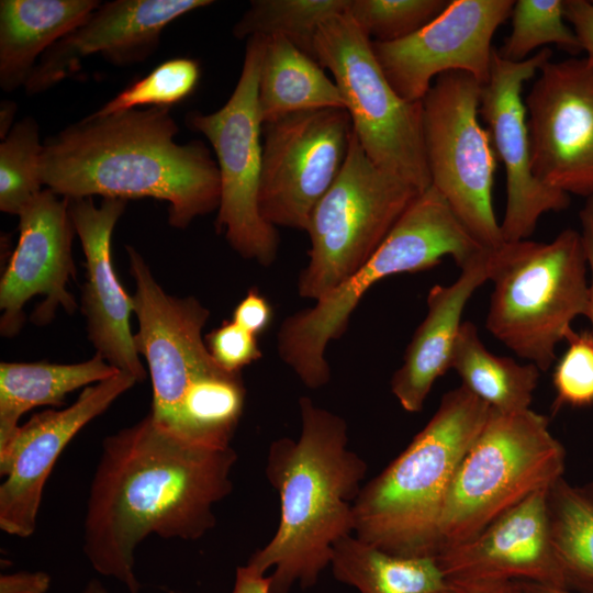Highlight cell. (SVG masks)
<instances>
[{
	"label": "cell",
	"mask_w": 593,
	"mask_h": 593,
	"mask_svg": "<svg viewBox=\"0 0 593 593\" xmlns=\"http://www.w3.org/2000/svg\"><path fill=\"white\" fill-rule=\"evenodd\" d=\"M236 460L232 447L212 449L178 439L150 413L105 437L83 522L90 564L138 593L137 546L152 534L197 540L211 530L214 506L233 490Z\"/></svg>",
	"instance_id": "cell-1"
},
{
	"label": "cell",
	"mask_w": 593,
	"mask_h": 593,
	"mask_svg": "<svg viewBox=\"0 0 593 593\" xmlns=\"http://www.w3.org/2000/svg\"><path fill=\"white\" fill-rule=\"evenodd\" d=\"M170 108L90 114L43 143V186L65 199L152 198L186 228L220 206V170L202 141L179 144Z\"/></svg>",
	"instance_id": "cell-2"
},
{
	"label": "cell",
	"mask_w": 593,
	"mask_h": 593,
	"mask_svg": "<svg viewBox=\"0 0 593 593\" xmlns=\"http://www.w3.org/2000/svg\"><path fill=\"white\" fill-rule=\"evenodd\" d=\"M298 439L282 437L268 449L266 475L280 499L271 539L247 564L269 577V593L310 589L329 566L333 548L354 535L355 504L368 471L348 447L346 421L310 398L299 400Z\"/></svg>",
	"instance_id": "cell-3"
},
{
	"label": "cell",
	"mask_w": 593,
	"mask_h": 593,
	"mask_svg": "<svg viewBox=\"0 0 593 593\" xmlns=\"http://www.w3.org/2000/svg\"><path fill=\"white\" fill-rule=\"evenodd\" d=\"M490 409L462 385L446 392L407 447L365 482L354 536L390 555L435 557L447 492Z\"/></svg>",
	"instance_id": "cell-4"
},
{
	"label": "cell",
	"mask_w": 593,
	"mask_h": 593,
	"mask_svg": "<svg viewBox=\"0 0 593 593\" xmlns=\"http://www.w3.org/2000/svg\"><path fill=\"white\" fill-rule=\"evenodd\" d=\"M483 248L430 184L359 269L315 305L282 322L277 335L279 357L309 389L324 387L331 379L326 347L346 332L354 310L373 284L393 275L429 270L447 255L461 268Z\"/></svg>",
	"instance_id": "cell-5"
},
{
	"label": "cell",
	"mask_w": 593,
	"mask_h": 593,
	"mask_svg": "<svg viewBox=\"0 0 593 593\" xmlns=\"http://www.w3.org/2000/svg\"><path fill=\"white\" fill-rule=\"evenodd\" d=\"M485 326L516 356L547 371L571 324L589 311L588 260L581 233L549 242H505L496 249Z\"/></svg>",
	"instance_id": "cell-6"
},
{
	"label": "cell",
	"mask_w": 593,
	"mask_h": 593,
	"mask_svg": "<svg viewBox=\"0 0 593 593\" xmlns=\"http://www.w3.org/2000/svg\"><path fill=\"white\" fill-rule=\"evenodd\" d=\"M564 458L547 416L530 409L491 407L447 492L438 552L474 537L530 494L549 488L562 477Z\"/></svg>",
	"instance_id": "cell-7"
},
{
	"label": "cell",
	"mask_w": 593,
	"mask_h": 593,
	"mask_svg": "<svg viewBox=\"0 0 593 593\" xmlns=\"http://www.w3.org/2000/svg\"><path fill=\"white\" fill-rule=\"evenodd\" d=\"M421 192L376 166L353 131L345 164L310 219L299 295L316 301L359 269Z\"/></svg>",
	"instance_id": "cell-8"
},
{
	"label": "cell",
	"mask_w": 593,
	"mask_h": 593,
	"mask_svg": "<svg viewBox=\"0 0 593 593\" xmlns=\"http://www.w3.org/2000/svg\"><path fill=\"white\" fill-rule=\"evenodd\" d=\"M316 60L333 76L368 158L415 186L430 184L422 101L401 98L385 78L371 40L347 12L325 21L315 38Z\"/></svg>",
	"instance_id": "cell-9"
},
{
	"label": "cell",
	"mask_w": 593,
	"mask_h": 593,
	"mask_svg": "<svg viewBox=\"0 0 593 593\" xmlns=\"http://www.w3.org/2000/svg\"><path fill=\"white\" fill-rule=\"evenodd\" d=\"M482 85L465 71L439 75L422 100L432 186L486 248L505 242L493 208L496 155L479 120Z\"/></svg>",
	"instance_id": "cell-10"
},
{
	"label": "cell",
	"mask_w": 593,
	"mask_h": 593,
	"mask_svg": "<svg viewBox=\"0 0 593 593\" xmlns=\"http://www.w3.org/2000/svg\"><path fill=\"white\" fill-rule=\"evenodd\" d=\"M264 48L265 36L247 38L242 71L226 103L212 113H189L186 124L203 134L215 153L221 179L217 232L243 258L270 266L279 236L258 206L262 160L258 80Z\"/></svg>",
	"instance_id": "cell-11"
},
{
	"label": "cell",
	"mask_w": 593,
	"mask_h": 593,
	"mask_svg": "<svg viewBox=\"0 0 593 593\" xmlns=\"http://www.w3.org/2000/svg\"><path fill=\"white\" fill-rule=\"evenodd\" d=\"M132 295L138 332L136 350L148 367L154 422L171 433L186 410L224 371L211 356L202 329L209 310L193 296L168 294L154 278L147 262L132 246H126Z\"/></svg>",
	"instance_id": "cell-12"
},
{
	"label": "cell",
	"mask_w": 593,
	"mask_h": 593,
	"mask_svg": "<svg viewBox=\"0 0 593 593\" xmlns=\"http://www.w3.org/2000/svg\"><path fill=\"white\" fill-rule=\"evenodd\" d=\"M351 132L344 108L302 111L262 124L258 206L268 224L306 232L345 164Z\"/></svg>",
	"instance_id": "cell-13"
},
{
	"label": "cell",
	"mask_w": 593,
	"mask_h": 593,
	"mask_svg": "<svg viewBox=\"0 0 593 593\" xmlns=\"http://www.w3.org/2000/svg\"><path fill=\"white\" fill-rule=\"evenodd\" d=\"M525 98L534 176L566 193L593 195V65L546 63Z\"/></svg>",
	"instance_id": "cell-14"
},
{
	"label": "cell",
	"mask_w": 593,
	"mask_h": 593,
	"mask_svg": "<svg viewBox=\"0 0 593 593\" xmlns=\"http://www.w3.org/2000/svg\"><path fill=\"white\" fill-rule=\"evenodd\" d=\"M514 0H449L416 33L389 43L372 42L373 54L392 88L407 101H422L436 77L465 71L482 86L490 77L492 38Z\"/></svg>",
	"instance_id": "cell-15"
},
{
	"label": "cell",
	"mask_w": 593,
	"mask_h": 593,
	"mask_svg": "<svg viewBox=\"0 0 593 593\" xmlns=\"http://www.w3.org/2000/svg\"><path fill=\"white\" fill-rule=\"evenodd\" d=\"M552 52L541 48L532 57L513 63L493 49L490 77L482 86L479 114L486 124L496 158L506 176V205L500 224L504 242L527 239L540 216L570 205V195L541 183L533 174L527 111L523 87L550 60Z\"/></svg>",
	"instance_id": "cell-16"
},
{
	"label": "cell",
	"mask_w": 593,
	"mask_h": 593,
	"mask_svg": "<svg viewBox=\"0 0 593 593\" xmlns=\"http://www.w3.org/2000/svg\"><path fill=\"white\" fill-rule=\"evenodd\" d=\"M44 189L19 215V239L0 281V332L13 337L24 324L26 302L43 295L32 320L46 324L56 310L71 314L76 300L67 290L76 278L75 234L65 198Z\"/></svg>",
	"instance_id": "cell-17"
},
{
	"label": "cell",
	"mask_w": 593,
	"mask_h": 593,
	"mask_svg": "<svg viewBox=\"0 0 593 593\" xmlns=\"http://www.w3.org/2000/svg\"><path fill=\"white\" fill-rule=\"evenodd\" d=\"M138 381L123 371L85 388L64 410L34 414L20 426L0 457V528L9 535H33L44 485L61 451L89 422L102 414L120 395Z\"/></svg>",
	"instance_id": "cell-18"
},
{
	"label": "cell",
	"mask_w": 593,
	"mask_h": 593,
	"mask_svg": "<svg viewBox=\"0 0 593 593\" xmlns=\"http://www.w3.org/2000/svg\"><path fill=\"white\" fill-rule=\"evenodd\" d=\"M214 3L211 0H114L101 3L38 59L24 86L43 93L76 74L83 59L100 55L122 67L147 59L163 31L178 18Z\"/></svg>",
	"instance_id": "cell-19"
},
{
	"label": "cell",
	"mask_w": 593,
	"mask_h": 593,
	"mask_svg": "<svg viewBox=\"0 0 593 593\" xmlns=\"http://www.w3.org/2000/svg\"><path fill=\"white\" fill-rule=\"evenodd\" d=\"M68 212L86 258V281L81 311L88 337L98 355L138 382L146 377L131 329L133 296L121 284L113 266L112 234L126 201L104 198L96 205L92 198L67 199Z\"/></svg>",
	"instance_id": "cell-20"
},
{
	"label": "cell",
	"mask_w": 593,
	"mask_h": 593,
	"mask_svg": "<svg viewBox=\"0 0 593 593\" xmlns=\"http://www.w3.org/2000/svg\"><path fill=\"white\" fill-rule=\"evenodd\" d=\"M547 489L500 515L474 537L441 549L436 562L447 581H530L567 588L547 518Z\"/></svg>",
	"instance_id": "cell-21"
},
{
	"label": "cell",
	"mask_w": 593,
	"mask_h": 593,
	"mask_svg": "<svg viewBox=\"0 0 593 593\" xmlns=\"http://www.w3.org/2000/svg\"><path fill=\"white\" fill-rule=\"evenodd\" d=\"M496 260V248H484L460 268L451 284H435L428 291L426 315L390 382L406 412H421L435 381L450 369L463 310L474 291L491 280Z\"/></svg>",
	"instance_id": "cell-22"
},
{
	"label": "cell",
	"mask_w": 593,
	"mask_h": 593,
	"mask_svg": "<svg viewBox=\"0 0 593 593\" xmlns=\"http://www.w3.org/2000/svg\"><path fill=\"white\" fill-rule=\"evenodd\" d=\"M100 4L98 0H1V89L12 92L24 87L41 56Z\"/></svg>",
	"instance_id": "cell-23"
},
{
	"label": "cell",
	"mask_w": 593,
	"mask_h": 593,
	"mask_svg": "<svg viewBox=\"0 0 593 593\" xmlns=\"http://www.w3.org/2000/svg\"><path fill=\"white\" fill-rule=\"evenodd\" d=\"M120 370L96 354L77 363L1 362L0 363V457L11 447L30 410L60 406L72 391L104 381Z\"/></svg>",
	"instance_id": "cell-24"
},
{
	"label": "cell",
	"mask_w": 593,
	"mask_h": 593,
	"mask_svg": "<svg viewBox=\"0 0 593 593\" xmlns=\"http://www.w3.org/2000/svg\"><path fill=\"white\" fill-rule=\"evenodd\" d=\"M258 107L262 124L307 110L345 109L321 64L280 35L265 36Z\"/></svg>",
	"instance_id": "cell-25"
},
{
	"label": "cell",
	"mask_w": 593,
	"mask_h": 593,
	"mask_svg": "<svg viewBox=\"0 0 593 593\" xmlns=\"http://www.w3.org/2000/svg\"><path fill=\"white\" fill-rule=\"evenodd\" d=\"M329 566L359 593H439L447 584L435 557L390 555L354 535L334 546Z\"/></svg>",
	"instance_id": "cell-26"
},
{
	"label": "cell",
	"mask_w": 593,
	"mask_h": 593,
	"mask_svg": "<svg viewBox=\"0 0 593 593\" xmlns=\"http://www.w3.org/2000/svg\"><path fill=\"white\" fill-rule=\"evenodd\" d=\"M450 368L460 377L462 387L502 412L529 409L540 374L534 363L522 365L489 351L470 321L461 324Z\"/></svg>",
	"instance_id": "cell-27"
},
{
	"label": "cell",
	"mask_w": 593,
	"mask_h": 593,
	"mask_svg": "<svg viewBox=\"0 0 593 593\" xmlns=\"http://www.w3.org/2000/svg\"><path fill=\"white\" fill-rule=\"evenodd\" d=\"M547 518L567 588L593 593V481L572 485L557 479L547 490Z\"/></svg>",
	"instance_id": "cell-28"
},
{
	"label": "cell",
	"mask_w": 593,
	"mask_h": 593,
	"mask_svg": "<svg viewBox=\"0 0 593 593\" xmlns=\"http://www.w3.org/2000/svg\"><path fill=\"white\" fill-rule=\"evenodd\" d=\"M349 0H253L233 26L237 40L255 35H280L316 59L315 38L320 26L344 13Z\"/></svg>",
	"instance_id": "cell-29"
},
{
	"label": "cell",
	"mask_w": 593,
	"mask_h": 593,
	"mask_svg": "<svg viewBox=\"0 0 593 593\" xmlns=\"http://www.w3.org/2000/svg\"><path fill=\"white\" fill-rule=\"evenodd\" d=\"M43 144L34 118L16 122L0 144V210L20 215L44 190L41 178Z\"/></svg>",
	"instance_id": "cell-30"
},
{
	"label": "cell",
	"mask_w": 593,
	"mask_h": 593,
	"mask_svg": "<svg viewBox=\"0 0 593 593\" xmlns=\"http://www.w3.org/2000/svg\"><path fill=\"white\" fill-rule=\"evenodd\" d=\"M511 19L512 32L496 48L505 60L521 63L547 44H555L572 57L583 52L573 29L566 23L564 0H517Z\"/></svg>",
	"instance_id": "cell-31"
},
{
	"label": "cell",
	"mask_w": 593,
	"mask_h": 593,
	"mask_svg": "<svg viewBox=\"0 0 593 593\" xmlns=\"http://www.w3.org/2000/svg\"><path fill=\"white\" fill-rule=\"evenodd\" d=\"M199 79L200 66L197 60L188 57L168 59L128 85L93 114L109 115L146 105L170 108L188 98Z\"/></svg>",
	"instance_id": "cell-32"
},
{
	"label": "cell",
	"mask_w": 593,
	"mask_h": 593,
	"mask_svg": "<svg viewBox=\"0 0 593 593\" xmlns=\"http://www.w3.org/2000/svg\"><path fill=\"white\" fill-rule=\"evenodd\" d=\"M449 0H349L346 12L372 41L405 38L438 16Z\"/></svg>",
	"instance_id": "cell-33"
},
{
	"label": "cell",
	"mask_w": 593,
	"mask_h": 593,
	"mask_svg": "<svg viewBox=\"0 0 593 593\" xmlns=\"http://www.w3.org/2000/svg\"><path fill=\"white\" fill-rule=\"evenodd\" d=\"M568 347L555 366L552 384L556 391L555 411L562 406L593 405V334L571 331Z\"/></svg>",
	"instance_id": "cell-34"
},
{
	"label": "cell",
	"mask_w": 593,
	"mask_h": 593,
	"mask_svg": "<svg viewBox=\"0 0 593 593\" xmlns=\"http://www.w3.org/2000/svg\"><path fill=\"white\" fill-rule=\"evenodd\" d=\"M206 347L213 359L230 372L240 370L262 357L257 336L231 321L212 329L205 336Z\"/></svg>",
	"instance_id": "cell-35"
},
{
	"label": "cell",
	"mask_w": 593,
	"mask_h": 593,
	"mask_svg": "<svg viewBox=\"0 0 593 593\" xmlns=\"http://www.w3.org/2000/svg\"><path fill=\"white\" fill-rule=\"evenodd\" d=\"M272 317L268 299L257 288H250L235 306L232 321L258 337L270 326Z\"/></svg>",
	"instance_id": "cell-36"
},
{
	"label": "cell",
	"mask_w": 593,
	"mask_h": 593,
	"mask_svg": "<svg viewBox=\"0 0 593 593\" xmlns=\"http://www.w3.org/2000/svg\"><path fill=\"white\" fill-rule=\"evenodd\" d=\"M564 18L593 65V0H564Z\"/></svg>",
	"instance_id": "cell-37"
},
{
	"label": "cell",
	"mask_w": 593,
	"mask_h": 593,
	"mask_svg": "<svg viewBox=\"0 0 593 593\" xmlns=\"http://www.w3.org/2000/svg\"><path fill=\"white\" fill-rule=\"evenodd\" d=\"M51 577L42 571H21L0 577V593H46Z\"/></svg>",
	"instance_id": "cell-38"
},
{
	"label": "cell",
	"mask_w": 593,
	"mask_h": 593,
	"mask_svg": "<svg viewBox=\"0 0 593 593\" xmlns=\"http://www.w3.org/2000/svg\"><path fill=\"white\" fill-rule=\"evenodd\" d=\"M439 593H523L518 581H447Z\"/></svg>",
	"instance_id": "cell-39"
},
{
	"label": "cell",
	"mask_w": 593,
	"mask_h": 593,
	"mask_svg": "<svg viewBox=\"0 0 593 593\" xmlns=\"http://www.w3.org/2000/svg\"><path fill=\"white\" fill-rule=\"evenodd\" d=\"M579 217L582 226L581 236L585 249L588 267L591 273L589 311L586 317L591 322V332L593 334V195L586 198Z\"/></svg>",
	"instance_id": "cell-40"
},
{
	"label": "cell",
	"mask_w": 593,
	"mask_h": 593,
	"mask_svg": "<svg viewBox=\"0 0 593 593\" xmlns=\"http://www.w3.org/2000/svg\"><path fill=\"white\" fill-rule=\"evenodd\" d=\"M269 577L249 564L236 569L231 593H269Z\"/></svg>",
	"instance_id": "cell-41"
},
{
	"label": "cell",
	"mask_w": 593,
	"mask_h": 593,
	"mask_svg": "<svg viewBox=\"0 0 593 593\" xmlns=\"http://www.w3.org/2000/svg\"><path fill=\"white\" fill-rule=\"evenodd\" d=\"M16 114V104L10 100H2L0 107V137L4 139L13 127Z\"/></svg>",
	"instance_id": "cell-42"
},
{
	"label": "cell",
	"mask_w": 593,
	"mask_h": 593,
	"mask_svg": "<svg viewBox=\"0 0 593 593\" xmlns=\"http://www.w3.org/2000/svg\"><path fill=\"white\" fill-rule=\"evenodd\" d=\"M523 593H582L566 588L550 586L530 581H518Z\"/></svg>",
	"instance_id": "cell-43"
},
{
	"label": "cell",
	"mask_w": 593,
	"mask_h": 593,
	"mask_svg": "<svg viewBox=\"0 0 593 593\" xmlns=\"http://www.w3.org/2000/svg\"><path fill=\"white\" fill-rule=\"evenodd\" d=\"M80 593H108L104 585L97 579L90 580Z\"/></svg>",
	"instance_id": "cell-44"
}]
</instances>
